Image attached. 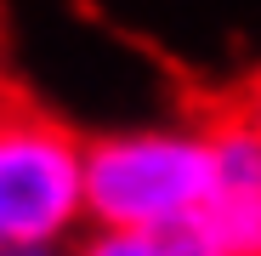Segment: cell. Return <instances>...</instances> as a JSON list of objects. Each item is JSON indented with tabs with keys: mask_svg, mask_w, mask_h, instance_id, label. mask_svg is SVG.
Masks as SVG:
<instances>
[{
	"mask_svg": "<svg viewBox=\"0 0 261 256\" xmlns=\"http://www.w3.org/2000/svg\"><path fill=\"white\" fill-rule=\"evenodd\" d=\"M199 234L222 256H261V120L233 114L216 125V188Z\"/></svg>",
	"mask_w": 261,
	"mask_h": 256,
	"instance_id": "3",
	"label": "cell"
},
{
	"mask_svg": "<svg viewBox=\"0 0 261 256\" xmlns=\"http://www.w3.org/2000/svg\"><path fill=\"white\" fill-rule=\"evenodd\" d=\"M216 188V125H130L85 143L91 228H199Z\"/></svg>",
	"mask_w": 261,
	"mask_h": 256,
	"instance_id": "1",
	"label": "cell"
},
{
	"mask_svg": "<svg viewBox=\"0 0 261 256\" xmlns=\"http://www.w3.org/2000/svg\"><path fill=\"white\" fill-rule=\"evenodd\" d=\"M85 143L46 108L0 97V250L63 256L91 228Z\"/></svg>",
	"mask_w": 261,
	"mask_h": 256,
	"instance_id": "2",
	"label": "cell"
},
{
	"mask_svg": "<svg viewBox=\"0 0 261 256\" xmlns=\"http://www.w3.org/2000/svg\"><path fill=\"white\" fill-rule=\"evenodd\" d=\"M68 256H222L199 228H165V234H137V228H85V239Z\"/></svg>",
	"mask_w": 261,
	"mask_h": 256,
	"instance_id": "4",
	"label": "cell"
},
{
	"mask_svg": "<svg viewBox=\"0 0 261 256\" xmlns=\"http://www.w3.org/2000/svg\"><path fill=\"white\" fill-rule=\"evenodd\" d=\"M250 114H255V120H261V91H255V108H250Z\"/></svg>",
	"mask_w": 261,
	"mask_h": 256,
	"instance_id": "5",
	"label": "cell"
},
{
	"mask_svg": "<svg viewBox=\"0 0 261 256\" xmlns=\"http://www.w3.org/2000/svg\"><path fill=\"white\" fill-rule=\"evenodd\" d=\"M0 256H6V250H0ZM63 256H68V250H63Z\"/></svg>",
	"mask_w": 261,
	"mask_h": 256,
	"instance_id": "6",
	"label": "cell"
}]
</instances>
